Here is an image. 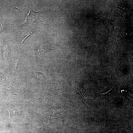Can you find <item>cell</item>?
<instances>
[{
    "label": "cell",
    "mask_w": 133,
    "mask_h": 133,
    "mask_svg": "<svg viewBox=\"0 0 133 133\" xmlns=\"http://www.w3.org/2000/svg\"><path fill=\"white\" fill-rule=\"evenodd\" d=\"M44 11L36 12L34 11L30 7L29 13L27 16L25 21L23 24L29 23L33 22H38L42 24H45L43 21H41L38 17V15Z\"/></svg>",
    "instance_id": "obj_1"
},
{
    "label": "cell",
    "mask_w": 133,
    "mask_h": 133,
    "mask_svg": "<svg viewBox=\"0 0 133 133\" xmlns=\"http://www.w3.org/2000/svg\"><path fill=\"white\" fill-rule=\"evenodd\" d=\"M9 114V119L8 122L11 121L12 117L16 116H23V115L20 113L15 108L14 105L12 104H6L3 106Z\"/></svg>",
    "instance_id": "obj_2"
},
{
    "label": "cell",
    "mask_w": 133,
    "mask_h": 133,
    "mask_svg": "<svg viewBox=\"0 0 133 133\" xmlns=\"http://www.w3.org/2000/svg\"><path fill=\"white\" fill-rule=\"evenodd\" d=\"M115 88L114 87L108 92L102 94L99 93H96V95L99 97L104 102L108 100L113 96L114 94Z\"/></svg>",
    "instance_id": "obj_3"
},
{
    "label": "cell",
    "mask_w": 133,
    "mask_h": 133,
    "mask_svg": "<svg viewBox=\"0 0 133 133\" xmlns=\"http://www.w3.org/2000/svg\"><path fill=\"white\" fill-rule=\"evenodd\" d=\"M81 98L86 103L88 106H91L95 108L99 107L95 102V98L92 99L84 97L83 95Z\"/></svg>",
    "instance_id": "obj_4"
},
{
    "label": "cell",
    "mask_w": 133,
    "mask_h": 133,
    "mask_svg": "<svg viewBox=\"0 0 133 133\" xmlns=\"http://www.w3.org/2000/svg\"><path fill=\"white\" fill-rule=\"evenodd\" d=\"M46 99H47L46 96H44L39 98L33 100V101L30 102V103L31 104L34 105L44 101Z\"/></svg>",
    "instance_id": "obj_5"
},
{
    "label": "cell",
    "mask_w": 133,
    "mask_h": 133,
    "mask_svg": "<svg viewBox=\"0 0 133 133\" xmlns=\"http://www.w3.org/2000/svg\"><path fill=\"white\" fill-rule=\"evenodd\" d=\"M34 76L37 78L41 81L44 80L45 79L44 75L42 73L37 72H34L33 73Z\"/></svg>",
    "instance_id": "obj_6"
},
{
    "label": "cell",
    "mask_w": 133,
    "mask_h": 133,
    "mask_svg": "<svg viewBox=\"0 0 133 133\" xmlns=\"http://www.w3.org/2000/svg\"><path fill=\"white\" fill-rule=\"evenodd\" d=\"M18 61V60L17 59L14 60L12 63L11 68L12 71L13 72H14L16 70Z\"/></svg>",
    "instance_id": "obj_7"
},
{
    "label": "cell",
    "mask_w": 133,
    "mask_h": 133,
    "mask_svg": "<svg viewBox=\"0 0 133 133\" xmlns=\"http://www.w3.org/2000/svg\"><path fill=\"white\" fill-rule=\"evenodd\" d=\"M7 87L8 88L9 90L11 91L12 93H13L15 94H17V93L16 91L15 90L13 86H12L11 85H7Z\"/></svg>",
    "instance_id": "obj_8"
},
{
    "label": "cell",
    "mask_w": 133,
    "mask_h": 133,
    "mask_svg": "<svg viewBox=\"0 0 133 133\" xmlns=\"http://www.w3.org/2000/svg\"><path fill=\"white\" fill-rule=\"evenodd\" d=\"M75 89L74 90V93H76L79 95H80L81 98L83 95L82 93V92L78 89V88H76L75 87Z\"/></svg>",
    "instance_id": "obj_9"
},
{
    "label": "cell",
    "mask_w": 133,
    "mask_h": 133,
    "mask_svg": "<svg viewBox=\"0 0 133 133\" xmlns=\"http://www.w3.org/2000/svg\"><path fill=\"white\" fill-rule=\"evenodd\" d=\"M105 132H101L100 133H105Z\"/></svg>",
    "instance_id": "obj_10"
}]
</instances>
